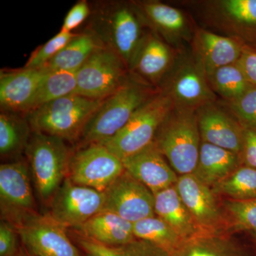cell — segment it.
<instances>
[{"label":"cell","instance_id":"cell-1","mask_svg":"<svg viewBox=\"0 0 256 256\" xmlns=\"http://www.w3.org/2000/svg\"><path fill=\"white\" fill-rule=\"evenodd\" d=\"M90 32L102 46L118 55L130 65L148 32L132 1L98 2L92 8Z\"/></svg>","mask_w":256,"mask_h":256},{"label":"cell","instance_id":"cell-2","mask_svg":"<svg viewBox=\"0 0 256 256\" xmlns=\"http://www.w3.org/2000/svg\"><path fill=\"white\" fill-rule=\"evenodd\" d=\"M160 92L129 74L120 87L102 100L79 138L80 148L105 144L127 124L133 114Z\"/></svg>","mask_w":256,"mask_h":256},{"label":"cell","instance_id":"cell-3","mask_svg":"<svg viewBox=\"0 0 256 256\" xmlns=\"http://www.w3.org/2000/svg\"><path fill=\"white\" fill-rule=\"evenodd\" d=\"M154 142L178 176L193 174L202 144L196 110L173 106Z\"/></svg>","mask_w":256,"mask_h":256},{"label":"cell","instance_id":"cell-4","mask_svg":"<svg viewBox=\"0 0 256 256\" xmlns=\"http://www.w3.org/2000/svg\"><path fill=\"white\" fill-rule=\"evenodd\" d=\"M180 4L202 28L256 46V0H186Z\"/></svg>","mask_w":256,"mask_h":256},{"label":"cell","instance_id":"cell-5","mask_svg":"<svg viewBox=\"0 0 256 256\" xmlns=\"http://www.w3.org/2000/svg\"><path fill=\"white\" fill-rule=\"evenodd\" d=\"M104 100L72 94L60 98L25 114L34 132L78 140L92 114Z\"/></svg>","mask_w":256,"mask_h":256},{"label":"cell","instance_id":"cell-6","mask_svg":"<svg viewBox=\"0 0 256 256\" xmlns=\"http://www.w3.org/2000/svg\"><path fill=\"white\" fill-rule=\"evenodd\" d=\"M25 150L34 183L42 200L53 198L68 174L72 154L65 140L32 131Z\"/></svg>","mask_w":256,"mask_h":256},{"label":"cell","instance_id":"cell-7","mask_svg":"<svg viewBox=\"0 0 256 256\" xmlns=\"http://www.w3.org/2000/svg\"><path fill=\"white\" fill-rule=\"evenodd\" d=\"M159 89L169 96L174 106L194 110L220 99L210 89L204 69L190 45L178 50L174 66Z\"/></svg>","mask_w":256,"mask_h":256},{"label":"cell","instance_id":"cell-8","mask_svg":"<svg viewBox=\"0 0 256 256\" xmlns=\"http://www.w3.org/2000/svg\"><path fill=\"white\" fill-rule=\"evenodd\" d=\"M174 104L161 90L141 106L127 124L102 146L121 160L136 154L154 142L158 129Z\"/></svg>","mask_w":256,"mask_h":256},{"label":"cell","instance_id":"cell-9","mask_svg":"<svg viewBox=\"0 0 256 256\" xmlns=\"http://www.w3.org/2000/svg\"><path fill=\"white\" fill-rule=\"evenodd\" d=\"M122 58L100 46L76 72L77 95L94 100H104L117 90L129 76Z\"/></svg>","mask_w":256,"mask_h":256},{"label":"cell","instance_id":"cell-10","mask_svg":"<svg viewBox=\"0 0 256 256\" xmlns=\"http://www.w3.org/2000/svg\"><path fill=\"white\" fill-rule=\"evenodd\" d=\"M132 4L144 26L176 48L190 45L198 25L192 14L156 0H137Z\"/></svg>","mask_w":256,"mask_h":256},{"label":"cell","instance_id":"cell-11","mask_svg":"<svg viewBox=\"0 0 256 256\" xmlns=\"http://www.w3.org/2000/svg\"><path fill=\"white\" fill-rule=\"evenodd\" d=\"M124 171L122 160L106 146L92 144L72 154L68 178L76 184L104 192Z\"/></svg>","mask_w":256,"mask_h":256},{"label":"cell","instance_id":"cell-12","mask_svg":"<svg viewBox=\"0 0 256 256\" xmlns=\"http://www.w3.org/2000/svg\"><path fill=\"white\" fill-rule=\"evenodd\" d=\"M175 188L203 234H230L226 216L212 188L193 174L178 176Z\"/></svg>","mask_w":256,"mask_h":256},{"label":"cell","instance_id":"cell-13","mask_svg":"<svg viewBox=\"0 0 256 256\" xmlns=\"http://www.w3.org/2000/svg\"><path fill=\"white\" fill-rule=\"evenodd\" d=\"M104 204V192L76 184L66 178L53 197L48 216L64 228L77 229L102 212Z\"/></svg>","mask_w":256,"mask_h":256},{"label":"cell","instance_id":"cell-14","mask_svg":"<svg viewBox=\"0 0 256 256\" xmlns=\"http://www.w3.org/2000/svg\"><path fill=\"white\" fill-rule=\"evenodd\" d=\"M104 194L102 212L114 213L134 224L154 216V195L124 170Z\"/></svg>","mask_w":256,"mask_h":256},{"label":"cell","instance_id":"cell-15","mask_svg":"<svg viewBox=\"0 0 256 256\" xmlns=\"http://www.w3.org/2000/svg\"><path fill=\"white\" fill-rule=\"evenodd\" d=\"M18 234L35 256H80L69 240L65 228L48 216L35 214L15 224Z\"/></svg>","mask_w":256,"mask_h":256},{"label":"cell","instance_id":"cell-16","mask_svg":"<svg viewBox=\"0 0 256 256\" xmlns=\"http://www.w3.org/2000/svg\"><path fill=\"white\" fill-rule=\"evenodd\" d=\"M196 114L202 142L242 156L245 128L220 99L202 106Z\"/></svg>","mask_w":256,"mask_h":256},{"label":"cell","instance_id":"cell-17","mask_svg":"<svg viewBox=\"0 0 256 256\" xmlns=\"http://www.w3.org/2000/svg\"><path fill=\"white\" fill-rule=\"evenodd\" d=\"M30 168L24 162L0 166V200L3 214L15 224L35 214Z\"/></svg>","mask_w":256,"mask_h":256},{"label":"cell","instance_id":"cell-18","mask_svg":"<svg viewBox=\"0 0 256 256\" xmlns=\"http://www.w3.org/2000/svg\"><path fill=\"white\" fill-rule=\"evenodd\" d=\"M178 50L148 30L129 67V73L159 89L178 57Z\"/></svg>","mask_w":256,"mask_h":256},{"label":"cell","instance_id":"cell-19","mask_svg":"<svg viewBox=\"0 0 256 256\" xmlns=\"http://www.w3.org/2000/svg\"><path fill=\"white\" fill-rule=\"evenodd\" d=\"M47 70L22 68L1 70L0 107L1 111L26 114L31 110L40 82Z\"/></svg>","mask_w":256,"mask_h":256},{"label":"cell","instance_id":"cell-20","mask_svg":"<svg viewBox=\"0 0 256 256\" xmlns=\"http://www.w3.org/2000/svg\"><path fill=\"white\" fill-rule=\"evenodd\" d=\"M245 44L238 38L198 26L190 46L207 75L216 69L236 63Z\"/></svg>","mask_w":256,"mask_h":256},{"label":"cell","instance_id":"cell-21","mask_svg":"<svg viewBox=\"0 0 256 256\" xmlns=\"http://www.w3.org/2000/svg\"><path fill=\"white\" fill-rule=\"evenodd\" d=\"M124 169L153 194L174 186L178 176L153 142L122 160Z\"/></svg>","mask_w":256,"mask_h":256},{"label":"cell","instance_id":"cell-22","mask_svg":"<svg viewBox=\"0 0 256 256\" xmlns=\"http://www.w3.org/2000/svg\"><path fill=\"white\" fill-rule=\"evenodd\" d=\"M242 165L240 154L202 142L198 162L193 174L202 184L212 188Z\"/></svg>","mask_w":256,"mask_h":256},{"label":"cell","instance_id":"cell-23","mask_svg":"<svg viewBox=\"0 0 256 256\" xmlns=\"http://www.w3.org/2000/svg\"><path fill=\"white\" fill-rule=\"evenodd\" d=\"M90 239L106 246H120L136 239L133 224L108 212H100L77 228Z\"/></svg>","mask_w":256,"mask_h":256},{"label":"cell","instance_id":"cell-24","mask_svg":"<svg viewBox=\"0 0 256 256\" xmlns=\"http://www.w3.org/2000/svg\"><path fill=\"white\" fill-rule=\"evenodd\" d=\"M154 195L156 215L169 224L182 238L186 240L203 234L184 204L175 185Z\"/></svg>","mask_w":256,"mask_h":256},{"label":"cell","instance_id":"cell-25","mask_svg":"<svg viewBox=\"0 0 256 256\" xmlns=\"http://www.w3.org/2000/svg\"><path fill=\"white\" fill-rule=\"evenodd\" d=\"M170 256H247L230 234H200L185 240Z\"/></svg>","mask_w":256,"mask_h":256},{"label":"cell","instance_id":"cell-26","mask_svg":"<svg viewBox=\"0 0 256 256\" xmlns=\"http://www.w3.org/2000/svg\"><path fill=\"white\" fill-rule=\"evenodd\" d=\"M100 46L97 38L85 30L77 34L43 68L50 72H76Z\"/></svg>","mask_w":256,"mask_h":256},{"label":"cell","instance_id":"cell-27","mask_svg":"<svg viewBox=\"0 0 256 256\" xmlns=\"http://www.w3.org/2000/svg\"><path fill=\"white\" fill-rule=\"evenodd\" d=\"M32 129L25 114L1 111L0 114V154L15 156L26 150Z\"/></svg>","mask_w":256,"mask_h":256},{"label":"cell","instance_id":"cell-28","mask_svg":"<svg viewBox=\"0 0 256 256\" xmlns=\"http://www.w3.org/2000/svg\"><path fill=\"white\" fill-rule=\"evenodd\" d=\"M206 78L212 92L226 102L242 97L252 86L237 62L216 69L207 74Z\"/></svg>","mask_w":256,"mask_h":256},{"label":"cell","instance_id":"cell-29","mask_svg":"<svg viewBox=\"0 0 256 256\" xmlns=\"http://www.w3.org/2000/svg\"><path fill=\"white\" fill-rule=\"evenodd\" d=\"M133 232L136 238L151 242L170 255L185 242L169 224L156 216L133 224Z\"/></svg>","mask_w":256,"mask_h":256},{"label":"cell","instance_id":"cell-30","mask_svg":"<svg viewBox=\"0 0 256 256\" xmlns=\"http://www.w3.org/2000/svg\"><path fill=\"white\" fill-rule=\"evenodd\" d=\"M212 190L216 196L226 200H256V169L242 165Z\"/></svg>","mask_w":256,"mask_h":256},{"label":"cell","instance_id":"cell-31","mask_svg":"<svg viewBox=\"0 0 256 256\" xmlns=\"http://www.w3.org/2000/svg\"><path fill=\"white\" fill-rule=\"evenodd\" d=\"M76 72L47 70L40 82L30 111L60 98L76 94Z\"/></svg>","mask_w":256,"mask_h":256},{"label":"cell","instance_id":"cell-32","mask_svg":"<svg viewBox=\"0 0 256 256\" xmlns=\"http://www.w3.org/2000/svg\"><path fill=\"white\" fill-rule=\"evenodd\" d=\"M79 244L85 252H97L102 256H170L154 244L136 238L129 244L120 246H106L90 239L80 238Z\"/></svg>","mask_w":256,"mask_h":256},{"label":"cell","instance_id":"cell-33","mask_svg":"<svg viewBox=\"0 0 256 256\" xmlns=\"http://www.w3.org/2000/svg\"><path fill=\"white\" fill-rule=\"evenodd\" d=\"M222 205L230 232L245 230L256 238V200L234 201L224 198Z\"/></svg>","mask_w":256,"mask_h":256},{"label":"cell","instance_id":"cell-34","mask_svg":"<svg viewBox=\"0 0 256 256\" xmlns=\"http://www.w3.org/2000/svg\"><path fill=\"white\" fill-rule=\"evenodd\" d=\"M76 34L74 32H60L53 38L34 50L24 67L32 69L43 68Z\"/></svg>","mask_w":256,"mask_h":256},{"label":"cell","instance_id":"cell-35","mask_svg":"<svg viewBox=\"0 0 256 256\" xmlns=\"http://www.w3.org/2000/svg\"><path fill=\"white\" fill-rule=\"evenodd\" d=\"M222 101L238 119L242 127L256 130V86H252L242 97L236 100L230 102Z\"/></svg>","mask_w":256,"mask_h":256},{"label":"cell","instance_id":"cell-36","mask_svg":"<svg viewBox=\"0 0 256 256\" xmlns=\"http://www.w3.org/2000/svg\"><path fill=\"white\" fill-rule=\"evenodd\" d=\"M92 6L86 0L79 1L69 10L64 18L60 32H72L90 16Z\"/></svg>","mask_w":256,"mask_h":256},{"label":"cell","instance_id":"cell-37","mask_svg":"<svg viewBox=\"0 0 256 256\" xmlns=\"http://www.w3.org/2000/svg\"><path fill=\"white\" fill-rule=\"evenodd\" d=\"M237 63L248 82L256 87V46L245 44Z\"/></svg>","mask_w":256,"mask_h":256},{"label":"cell","instance_id":"cell-38","mask_svg":"<svg viewBox=\"0 0 256 256\" xmlns=\"http://www.w3.org/2000/svg\"><path fill=\"white\" fill-rule=\"evenodd\" d=\"M14 227L10 222L0 224V256H9L16 252V235Z\"/></svg>","mask_w":256,"mask_h":256},{"label":"cell","instance_id":"cell-39","mask_svg":"<svg viewBox=\"0 0 256 256\" xmlns=\"http://www.w3.org/2000/svg\"><path fill=\"white\" fill-rule=\"evenodd\" d=\"M242 164L256 169V130L245 128Z\"/></svg>","mask_w":256,"mask_h":256},{"label":"cell","instance_id":"cell-40","mask_svg":"<svg viewBox=\"0 0 256 256\" xmlns=\"http://www.w3.org/2000/svg\"><path fill=\"white\" fill-rule=\"evenodd\" d=\"M86 252L87 256H102L100 254H97V252H89V250H87Z\"/></svg>","mask_w":256,"mask_h":256},{"label":"cell","instance_id":"cell-41","mask_svg":"<svg viewBox=\"0 0 256 256\" xmlns=\"http://www.w3.org/2000/svg\"><path fill=\"white\" fill-rule=\"evenodd\" d=\"M9 256H21V255H18V254H16V252H15V254H12V255Z\"/></svg>","mask_w":256,"mask_h":256},{"label":"cell","instance_id":"cell-42","mask_svg":"<svg viewBox=\"0 0 256 256\" xmlns=\"http://www.w3.org/2000/svg\"><path fill=\"white\" fill-rule=\"evenodd\" d=\"M21 256H30L28 255V254H21Z\"/></svg>","mask_w":256,"mask_h":256},{"label":"cell","instance_id":"cell-43","mask_svg":"<svg viewBox=\"0 0 256 256\" xmlns=\"http://www.w3.org/2000/svg\"></svg>","mask_w":256,"mask_h":256}]
</instances>
